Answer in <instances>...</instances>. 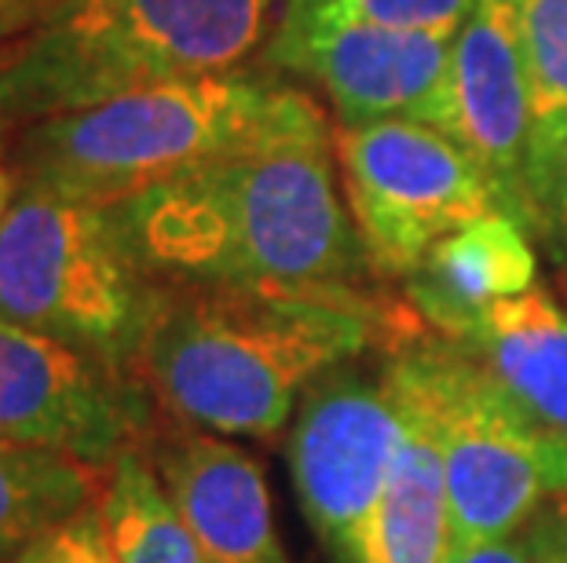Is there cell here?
<instances>
[{"label": "cell", "instance_id": "1", "mask_svg": "<svg viewBox=\"0 0 567 563\" xmlns=\"http://www.w3.org/2000/svg\"><path fill=\"white\" fill-rule=\"evenodd\" d=\"M333 128L300 122L117 206L154 282L370 296V257L333 184Z\"/></svg>", "mask_w": 567, "mask_h": 563}, {"label": "cell", "instance_id": "2", "mask_svg": "<svg viewBox=\"0 0 567 563\" xmlns=\"http://www.w3.org/2000/svg\"><path fill=\"white\" fill-rule=\"evenodd\" d=\"M414 322L373 296L158 282L128 374L179 425L271 439L319 377L392 344Z\"/></svg>", "mask_w": 567, "mask_h": 563}, {"label": "cell", "instance_id": "3", "mask_svg": "<svg viewBox=\"0 0 567 563\" xmlns=\"http://www.w3.org/2000/svg\"><path fill=\"white\" fill-rule=\"evenodd\" d=\"M275 0H59L0 48V128L227 74L271 30Z\"/></svg>", "mask_w": 567, "mask_h": 563}, {"label": "cell", "instance_id": "4", "mask_svg": "<svg viewBox=\"0 0 567 563\" xmlns=\"http://www.w3.org/2000/svg\"><path fill=\"white\" fill-rule=\"evenodd\" d=\"M311 111V95L243 70L173 81L22 128L16 176L84 206L117 209Z\"/></svg>", "mask_w": 567, "mask_h": 563}, {"label": "cell", "instance_id": "5", "mask_svg": "<svg viewBox=\"0 0 567 563\" xmlns=\"http://www.w3.org/2000/svg\"><path fill=\"white\" fill-rule=\"evenodd\" d=\"M381 369L436 439L454 545L513 534L567 498V447L538 432L462 344L417 319L384 344Z\"/></svg>", "mask_w": 567, "mask_h": 563}, {"label": "cell", "instance_id": "6", "mask_svg": "<svg viewBox=\"0 0 567 563\" xmlns=\"http://www.w3.org/2000/svg\"><path fill=\"white\" fill-rule=\"evenodd\" d=\"M154 285L114 209L19 184L0 217V319L128 374Z\"/></svg>", "mask_w": 567, "mask_h": 563}, {"label": "cell", "instance_id": "7", "mask_svg": "<svg viewBox=\"0 0 567 563\" xmlns=\"http://www.w3.org/2000/svg\"><path fill=\"white\" fill-rule=\"evenodd\" d=\"M333 150L370 268L389 279H410L440 238L502 212L484 169L432 125H337Z\"/></svg>", "mask_w": 567, "mask_h": 563}, {"label": "cell", "instance_id": "8", "mask_svg": "<svg viewBox=\"0 0 567 563\" xmlns=\"http://www.w3.org/2000/svg\"><path fill=\"white\" fill-rule=\"evenodd\" d=\"M403 442V406L355 363L319 377L289 421L286 461L300 509L337 563H352L355 534L389 483Z\"/></svg>", "mask_w": 567, "mask_h": 563}, {"label": "cell", "instance_id": "9", "mask_svg": "<svg viewBox=\"0 0 567 563\" xmlns=\"http://www.w3.org/2000/svg\"><path fill=\"white\" fill-rule=\"evenodd\" d=\"M451 44L432 33L337 19L319 0H286L268 59L326 88L341 125L417 122L446 132Z\"/></svg>", "mask_w": 567, "mask_h": 563}, {"label": "cell", "instance_id": "10", "mask_svg": "<svg viewBox=\"0 0 567 563\" xmlns=\"http://www.w3.org/2000/svg\"><path fill=\"white\" fill-rule=\"evenodd\" d=\"M136 380L81 347L0 319V439L70 453L106 472L154 425Z\"/></svg>", "mask_w": 567, "mask_h": 563}, {"label": "cell", "instance_id": "11", "mask_svg": "<svg viewBox=\"0 0 567 563\" xmlns=\"http://www.w3.org/2000/svg\"><path fill=\"white\" fill-rule=\"evenodd\" d=\"M446 132L491 179L502 212L535 234L530 106L520 52V0H476L451 44Z\"/></svg>", "mask_w": 567, "mask_h": 563}, {"label": "cell", "instance_id": "12", "mask_svg": "<svg viewBox=\"0 0 567 563\" xmlns=\"http://www.w3.org/2000/svg\"><path fill=\"white\" fill-rule=\"evenodd\" d=\"M209 563H289L268 479L238 442L154 414L140 439Z\"/></svg>", "mask_w": 567, "mask_h": 563}, {"label": "cell", "instance_id": "13", "mask_svg": "<svg viewBox=\"0 0 567 563\" xmlns=\"http://www.w3.org/2000/svg\"><path fill=\"white\" fill-rule=\"evenodd\" d=\"M535 274L530 231L509 212H491L440 238L406 279V296L429 330L457 337L494 304L535 290Z\"/></svg>", "mask_w": 567, "mask_h": 563}, {"label": "cell", "instance_id": "14", "mask_svg": "<svg viewBox=\"0 0 567 563\" xmlns=\"http://www.w3.org/2000/svg\"><path fill=\"white\" fill-rule=\"evenodd\" d=\"M538 432L567 447V311L542 290L494 304L457 337Z\"/></svg>", "mask_w": 567, "mask_h": 563}, {"label": "cell", "instance_id": "15", "mask_svg": "<svg viewBox=\"0 0 567 563\" xmlns=\"http://www.w3.org/2000/svg\"><path fill=\"white\" fill-rule=\"evenodd\" d=\"M400 406V453L392 461L389 483H384L378 505L370 509L367 523L359 526L352 563H446L454 549L451 501H446V479L436 439L403 399Z\"/></svg>", "mask_w": 567, "mask_h": 563}, {"label": "cell", "instance_id": "16", "mask_svg": "<svg viewBox=\"0 0 567 563\" xmlns=\"http://www.w3.org/2000/svg\"><path fill=\"white\" fill-rule=\"evenodd\" d=\"M520 52L530 106V198L535 234L567 154V0H520Z\"/></svg>", "mask_w": 567, "mask_h": 563}, {"label": "cell", "instance_id": "17", "mask_svg": "<svg viewBox=\"0 0 567 563\" xmlns=\"http://www.w3.org/2000/svg\"><path fill=\"white\" fill-rule=\"evenodd\" d=\"M100 505L117 563H209L140 442L106 465Z\"/></svg>", "mask_w": 567, "mask_h": 563}, {"label": "cell", "instance_id": "18", "mask_svg": "<svg viewBox=\"0 0 567 563\" xmlns=\"http://www.w3.org/2000/svg\"><path fill=\"white\" fill-rule=\"evenodd\" d=\"M103 472L70 453L0 439V560L100 498Z\"/></svg>", "mask_w": 567, "mask_h": 563}, {"label": "cell", "instance_id": "19", "mask_svg": "<svg viewBox=\"0 0 567 563\" xmlns=\"http://www.w3.org/2000/svg\"><path fill=\"white\" fill-rule=\"evenodd\" d=\"M319 4L337 19L378 22V27L454 41L476 0H319Z\"/></svg>", "mask_w": 567, "mask_h": 563}, {"label": "cell", "instance_id": "20", "mask_svg": "<svg viewBox=\"0 0 567 563\" xmlns=\"http://www.w3.org/2000/svg\"><path fill=\"white\" fill-rule=\"evenodd\" d=\"M11 563H117L100 498L27 542Z\"/></svg>", "mask_w": 567, "mask_h": 563}, {"label": "cell", "instance_id": "21", "mask_svg": "<svg viewBox=\"0 0 567 563\" xmlns=\"http://www.w3.org/2000/svg\"><path fill=\"white\" fill-rule=\"evenodd\" d=\"M446 563H538V545H535V526H520L513 534L487 538V542H468L454 545Z\"/></svg>", "mask_w": 567, "mask_h": 563}, {"label": "cell", "instance_id": "22", "mask_svg": "<svg viewBox=\"0 0 567 563\" xmlns=\"http://www.w3.org/2000/svg\"><path fill=\"white\" fill-rule=\"evenodd\" d=\"M535 545H538V563H567V505L553 501L538 512L535 520Z\"/></svg>", "mask_w": 567, "mask_h": 563}, {"label": "cell", "instance_id": "23", "mask_svg": "<svg viewBox=\"0 0 567 563\" xmlns=\"http://www.w3.org/2000/svg\"><path fill=\"white\" fill-rule=\"evenodd\" d=\"M542 242L553 249V257L560 260V268L567 271V154L560 161L557 184H553L549 206H546V223H542Z\"/></svg>", "mask_w": 567, "mask_h": 563}, {"label": "cell", "instance_id": "24", "mask_svg": "<svg viewBox=\"0 0 567 563\" xmlns=\"http://www.w3.org/2000/svg\"><path fill=\"white\" fill-rule=\"evenodd\" d=\"M55 4L59 0H0V48L30 33Z\"/></svg>", "mask_w": 567, "mask_h": 563}, {"label": "cell", "instance_id": "25", "mask_svg": "<svg viewBox=\"0 0 567 563\" xmlns=\"http://www.w3.org/2000/svg\"><path fill=\"white\" fill-rule=\"evenodd\" d=\"M16 190H19V176L11 173V169H4V165H0V217H4V209L11 206Z\"/></svg>", "mask_w": 567, "mask_h": 563}]
</instances>
